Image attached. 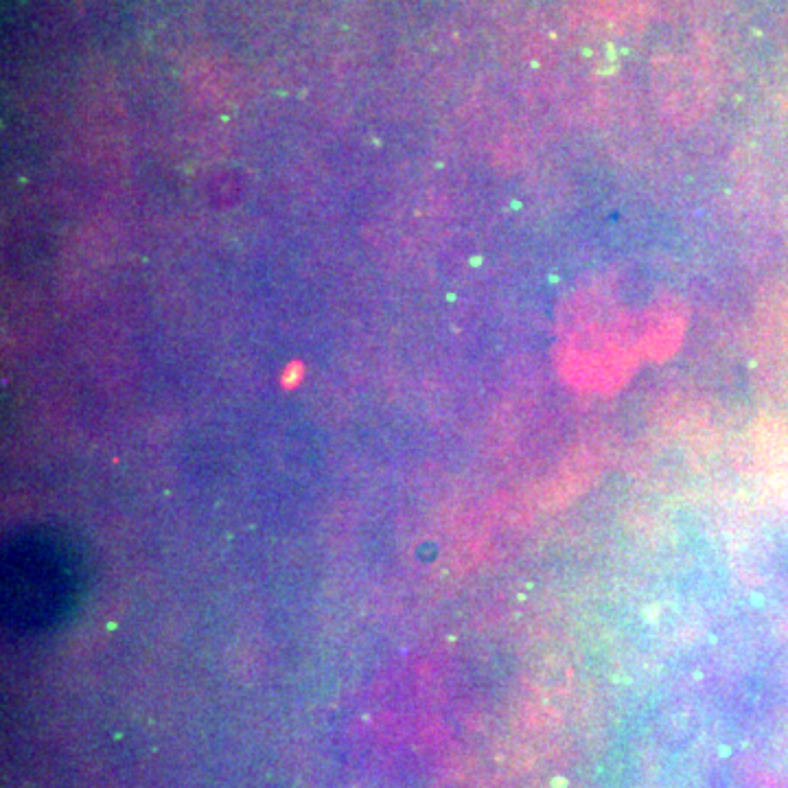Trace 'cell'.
Wrapping results in <instances>:
<instances>
[{"label": "cell", "mask_w": 788, "mask_h": 788, "mask_svg": "<svg viewBox=\"0 0 788 788\" xmlns=\"http://www.w3.org/2000/svg\"><path fill=\"white\" fill-rule=\"evenodd\" d=\"M5 618L38 631L62 618L79 589V563L51 532L29 530L7 546L3 563Z\"/></svg>", "instance_id": "1"}]
</instances>
